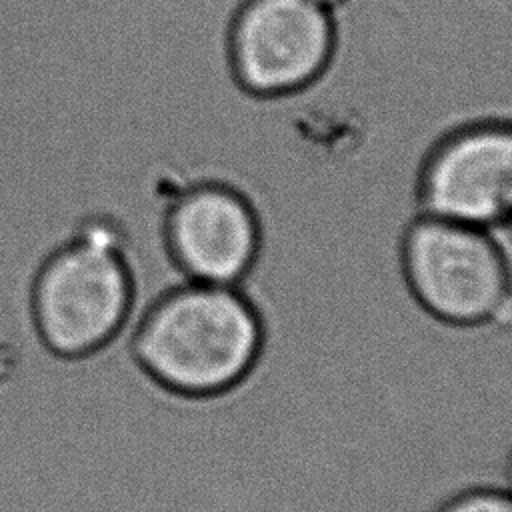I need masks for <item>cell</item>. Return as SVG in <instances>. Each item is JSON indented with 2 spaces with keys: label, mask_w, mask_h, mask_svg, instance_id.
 <instances>
[{
  "label": "cell",
  "mask_w": 512,
  "mask_h": 512,
  "mask_svg": "<svg viewBox=\"0 0 512 512\" xmlns=\"http://www.w3.org/2000/svg\"><path fill=\"white\" fill-rule=\"evenodd\" d=\"M266 318L242 286L180 282L142 314L134 354L164 388L192 400L230 396L258 366Z\"/></svg>",
  "instance_id": "1"
},
{
  "label": "cell",
  "mask_w": 512,
  "mask_h": 512,
  "mask_svg": "<svg viewBox=\"0 0 512 512\" xmlns=\"http://www.w3.org/2000/svg\"><path fill=\"white\" fill-rule=\"evenodd\" d=\"M400 274L414 306L434 322L512 330V258L496 230L420 212L402 236Z\"/></svg>",
  "instance_id": "2"
},
{
  "label": "cell",
  "mask_w": 512,
  "mask_h": 512,
  "mask_svg": "<svg viewBox=\"0 0 512 512\" xmlns=\"http://www.w3.org/2000/svg\"><path fill=\"white\" fill-rule=\"evenodd\" d=\"M32 306L44 342L68 356L110 340L132 310V278L122 232L94 220L40 268Z\"/></svg>",
  "instance_id": "3"
},
{
  "label": "cell",
  "mask_w": 512,
  "mask_h": 512,
  "mask_svg": "<svg viewBox=\"0 0 512 512\" xmlns=\"http://www.w3.org/2000/svg\"><path fill=\"white\" fill-rule=\"evenodd\" d=\"M336 44L334 10L312 0H242L226 32L232 78L258 98L312 86L328 70Z\"/></svg>",
  "instance_id": "4"
},
{
  "label": "cell",
  "mask_w": 512,
  "mask_h": 512,
  "mask_svg": "<svg viewBox=\"0 0 512 512\" xmlns=\"http://www.w3.org/2000/svg\"><path fill=\"white\" fill-rule=\"evenodd\" d=\"M424 214L502 230L512 222V120L486 118L444 134L418 176Z\"/></svg>",
  "instance_id": "5"
},
{
  "label": "cell",
  "mask_w": 512,
  "mask_h": 512,
  "mask_svg": "<svg viewBox=\"0 0 512 512\" xmlns=\"http://www.w3.org/2000/svg\"><path fill=\"white\" fill-rule=\"evenodd\" d=\"M164 244L184 280L244 286L260 258L262 224L242 190L226 182H200L170 204Z\"/></svg>",
  "instance_id": "6"
},
{
  "label": "cell",
  "mask_w": 512,
  "mask_h": 512,
  "mask_svg": "<svg viewBox=\"0 0 512 512\" xmlns=\"http://www.w3.org/2000/svg\"><path fill=\"white\" fill-rule=\"evenodd\" d=\"M432 512H512V496L502 484L468 486L444 498Z\"/></svg>",
  "instance_id": "7"
},
{
  "label": "cell",
  "mask_w": 512,
  "mask_h": 512,
  "mask_svg": "<svg viewBox=\"0 0 512 512\" xmlns=\"http://www.w3.org/2000/svg\"><path fill=\"white\" fill-rule=\"evenodd\" d=\"M502 486L508 490V494L512 496V444L506 450L504 462H502Z\"/></svg>",
  "instance_id": "8"
},
{
  "label": "cell",
  "mask_w": 512,
  "mask_h": 512,
  "mask_svg": "<svg viewBox=\"0 0 512 512\" xmlns=\"http://www.w3.org/2000/svg\"><path fill=\"white\" fill-rule=\"evenodd\" d=\"M312 2H316V4H320L324 8H328V10H336V8L344 6L348 0H312Z\"/></svg>",
  "instance_id": "9"
},
{
  "label": "cell",
  "mask_w": 512,
  "mask_h": 512,
  "mask_svg": "<svg viewBox=\"0 0 512 512\" xmlns=\"http://www.w3.org/2000/svg\"><path fill=\"white\" fill-rule=\"evenodd\" d=\"M502 230H510V232H512V222H510L506 228H502Z\"/></svg>",
  "instance_id": "10"
}]
</instances>
